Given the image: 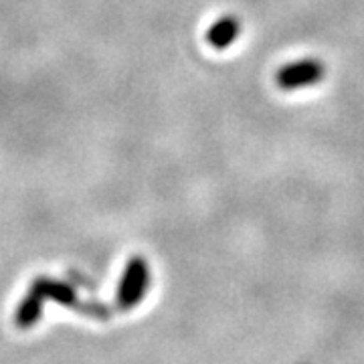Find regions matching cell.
Instances as JSON below:
<instances>
[{
    "instance_id": "obj_1",
    "label": "cell",
    "mask_w": 364,
    "mask_h": 364,
    "mask_svg": "<svg viewBox=\"0 0 364 364\" xmlns=\"http://www.w3.org/2000/svg\"><path fill=\"white\" fill-rule=\"evenodd\" d=\"M150 287V267L142 255H134L126 263L116 291V304L119 310L136 308L148 294Z\"/></svg>"
},
{
    "instance_id": "obj_2",
    "label": "cell",
    "mask_w": 364,
    "mask_h": 364,
    "mask_svg": "<svg viewBox=\"0 0 364 364\" xmlns=\"http://www.w3.org/2000/svg\"><path fill=\"white\" fill-rule=\"evenodd\" d=\"M326 77V63L316 57H304L282 65L275 73V83L284 91L306 90L322 83Z\"/></svg>"
},
{
    "instance_id": "obj_4",
    "label": "cell",
    "mask_w": 364,
    "mask_h": 364,
    "mask_svg": "<svg viewBox=\"0 0 364 364\" xmlns=\"http://www.w3.org/2000/svg\"><path fill=\"white\" fill-rule=\"evenodd\" d=\"M239 35H241V21L235 14H225L208 26L207 43L217 51H225L239 39Z\"/></svg>"
},
{
    "instance_id": "obj_5",
    "label": "cell",
    "mask_w": 364,
    "mask_h": 364,
    "mask_svg": "<svg viewBox=\"0 0 364 364\" xmlns=\"http://www.w3.org/2000/svg\"><path fill=\"white\" fill-rule=\"evenodd\" d=\"M43 310H45V301L37 294H33L28 289V294L16 306L14 324L18 326L21 330H28V328H33V326L39 322L41 316H43Z\"/></svg>"
},
{
    "instance_id": "obj_3",
    "label": "cell",
    "mask_w": 364,
    "mask_h": 364,
    "mask_svg": "<svg viewBox=\"0 0 364 364\" xmlns=\"http://www.w3.org/2000/svg\"><path fill=\"white\" fill-rule=\"evenodd\" d=\"M28 289L33 294H37L43 301L53 299V301L65 306L69 310H79L77 291L69 286V284H65V282H59V279H53V277H47V275H41V277H37L31 284Z\"/></svg>"
}]
</instances>
